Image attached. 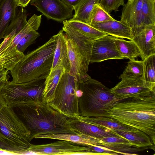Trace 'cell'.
<instances>
[{"mask_svg":"<svg viewBox=\"0 0 155 155\" xmlns=\"http://www.w3.org/2000/svg\"><path fill=\"white\" fill-rule=\"evenodd\" d=\"M17 108L30 132L32 139L43 134H80L71 125V118L57 110L42 99L32 101L27 106Z\"/></svg>","mask_w":155,"mask_h":155,"instance_id":"6da1fadb","label":"cell"},{"mask_svg":"<svg viewBox=\"0 0 155 155\" xmlns=\"http://www.w3.org/2000/svg\"><path fill=\"white\" fill-rule=\"evenodd\" d=\"M109 114L122 124L146 134L155 145V94L118 101Z\"/></svg>","mask_w":155,"mask_h":155,"instance_id":"7a4b0ae2","label":"cell"},{"mask_svg":"<svg viewBox=\"0 0 155 155\" xmlns=\"http://www.w3.org/2000/svg\"><path fill=\"white\" fill-rule=\"evenodd\" d=\"M56 44L53 36L42 45L25 54L10 71L11 81L39 84L44 81L51 69Z\"/></svg>","mask_w":155,"mask_h":155,"instance_id":"3957f363","label":"cell"},{"mask_svg":"<svg viewBox=\"0 0 155 155\" xmlns=\"http://www.w3.org/2000/svg\"><path fill=\"white\" fill-rule=\"evenodd\" d=\"M31 133L13 108L7 105L0 111V150L16 155H28Z\"/></svg>","mask_w":155,"mask_h":155,"instance_id":"277c9868","label":"cell"},{"mask_svg":"<svg viewBox=\"0 0 155 155\" xmlns=\"http://www.w3.org/2000/svg\"><path fill=\"white\" fill-rule=\"evenodd\" d=\"M77 94L80 115L83 117H110L109 112L118 101L110 89L91 77L79 83Z\"/></svg>","mask_w":155,"mask_h":155,"instance_id":"5b68a950","label":"cell"},{"mask_svg":"<svg viewBox=\"0 0 155 155\" xmlns=\"http://www.w3.org/2000/svg\"><path fill=\"white\" fill-rule=\"evenodd\" d=\"M79 85L77 78L65 71L56 87L53 99L48 104L68 117L77 118L80 115L77 94Z\"/></svg>","mask_w":155,"mask_h":155,"instance_id":"8992f818","label":"cell"},{"mask_svg":"<svg viewBox=\"0 0 155 155\" xmlns=\"http://www.w3.org/2000/svg\"><path fill=\"white\" fill-rule=\"evenodd\" d=\"M45 81L39 84L17 83L7 81L1 94L8 106L13 108L25 107L32 101L42 99Z\"/></svg>","mask_w":155,"mask_h":155,"instance_id":"52a82bcc","label":"cell"},{"mask_svg":"<svg viewBox=\"0 0 155 155\" xmlns=\"http://www.w3.org/2000/svg\"><path fill=\"white\" fill-rule=\"evenodd\" d=\"M59 140L46 144H31L29 151L32 154L37 155H94L86 146L67 140Z\"/></svg>","mask_w":155,"mask_h":155,"instance_id":"ba28073f","label":"cell"},{"mask_svg":"<svg viewBox=\"0 0 155 155\" xmlns=\"http://www.w3.org/2000/svg\"><path fill=\"white\" fill-rule=\"evenodd\" d=\"M110 91L118 101L155 94V88L146 86L142 79H122Z\"/></svg>","mask_w":155,"mask_h":155,"instance_id":"9c48e42d","label":"cell"},{"mask_svg":"<svg viewBox=\"0 0 155 155\" xmlns=\"http://www.w3.org/2000/svg\"><path fill=\"white\" fill-rule=\"evenodd\" d=\"M30 2L48 19L61 22L73 17L74 8L61 0H31Z\"/></svg>","mask_w":155,"mask_h":155,"instance_id":"30bf717a","label":"cell"},{"mask_svg":"<svg viewBox=\"0 0 155 155\" xmlns=\"http://www.w3.org/2000/svg\"><path fill=\"white\" fill-rule=\"evenodd\" d=\"M116 38L107 35L94 40L90 63L99 62L111 59H124L117 49L115 43Z\"/></svg>","mask_w":155,"mask_h":155,"instance_id":"8fae6325","label":"cell"},{"mask_svg":"<svg viewBox=\"0 0 155 155\" xmlns=\"http://www.w3.org/2000/svg\"><path fill=\"white\" fill-rule=\"evenodd\" d=\"M65 34L70 64L69 74L77 78L79 83H83L91 77L87 73L89 64L73 40Z\"/></svg>","mask_w":155,"mask_h":155,"instance_id":"7c38bea8","label":"cell"},{"mask_svg":"<svg viewBox=\"0 0 155 155\" xmlns=\"http://www.w3.org/2000/svg\"><path fill=\"white\" fill-rule=\"evenodd\" d=\"M143 0L127 2L123 8L120 21L131 29L133 37L144 28L141 23V10Z\"/></svg>","mask_w":155,"mask_h":155,"instance_id":"4fadbf2b","label":"cell"},{"mask_svg":"<svg viewBox=\"0 0 155 155\" xmlns=\"http://www.w3.org/2000/svg\"><path fill=\"white\" fill-rule=\"evenodd\" d=\"M132 40L139 48L142 60L155 54V25L145 26Z\"/></svg>","mask_w":155,"mask_h":155,"instance_id":"5bb4252c","label":"cell"},{"mask_svg":"<svg viewBox=\"0 0 155 155\" xmlns=\"http://www.w3.org/2000/svg\"><path fill=\"white\" fill-rule=\"evenodd\" d=\"M66 20L63 21L62 30L68 37L73 40L89 64L92 45L95 39L87 36L72 28L68 24Z\"/></svg>","mask_w":155,"mask_h":155,"instance_id":"9a60e30c","label":"cell"},{"mask_svg":"<svg viewBox=\"0 0 155 155\" xmlns=\"http://www.w3.org/2000/svg\"><path fill=\"white\" fill-rule=\"evenodd\" d=\"M97 30L116 38L131 40L133 36L130 28L120 21L114 19L91 25Z\"/></svg>","mask_w":155,"mask_h":155,"instance_id":"2e32d148","label":"cell"},{"mask_svg":"<svg viewBox=\"0 0 155 155\" xmlns=\"http://www.w3.org/2000/svg\"><path fill=\"white\" fill-rule=\"evenodd\" d=\"M56 44L54 51L51 70L58 66L63 67L65 72H70V64L68 56L65 33L61 30L56 35L53 36Z\"/></svg>","mask_w":155,"mask_h":155,"instance_id":"e0dca14e","label":"cell"},{"mask_svg":"<svg viewBox=\"0 0 155 155\" xmlns=\"http://www.w3.org/2000/svg\"><path fill=\"white\" fill-rule=\"evenodd\" d=\"M71 124L80 134L98 139L111 137H120L110 129L84 122L76 118H71Z\"/></svg>","mask_w":155,"mask_h":155,"instance_id":"ac0fdd59","label":"cell"},{"mask_svg":"<svg viewBox=\"0 0 155 155\" xmlns=\"http://www.w3.org/2000/svg\"><path fill=\"white\" fill-rule=\"evenodd\" d=\"M42 15L35 14L27 21V23L0 54V57L19 52L17 46L22 38L29 32L37 31L40 26Z\"/></svg>","mask_w":155,"mask_h":155,"instance_id":"d6986e66","label":"cell"},{"mask_svg":"<svg viewBox=\"0 0 155 155\" xmlns=\"http://www.w3.org/2000/svg\"><path fill=\"white\" fill-rule=\"evenodd\" d=\"M27 12L21 7L8 26L4 40L0 44V54L27 23Z\"/></svg>","mask_w":155,"mask_h":155,"instance_id":"ffe728a7","label":"cell"},{"mask_svg":"<svg viewBox=\"0 0 155 155\" xmlns=\"http://www.w3.org/2000/svg\"><path fill=\"white\" fill-rule=\"evenodd\" d=\"M34 138L65 140L84 146H98L101 143V140L100 139L86 135H78L73 134H43L37 136Z\"/></svg>","mask_w":155,"mask_h":155,"instance_id":"44dd1931","label":"cell"},{"mask_svg":"<svg viewBox=\"0 0 155 155\" xmlns=\"http://www.w3.org/2000/svg\"><path fill=\"white\" fill-rule=\"evenodd\" d=\"M76 118L81 121L104 127L113 130L135 131L137 129L122 124L109 117H86L80 115Z\"/></svg>","mask_w":155,"mask_h":155,"instance_id":"7402d4cb","label":"cell"},{"mask_svg":"<svg viewBox=\"0 0 155 155\" xmlns=\"http://www.w3.org/2000/svg\"><path fill=\"white\" fill-rule=\"evenodd\" d=\"M18 0H3L0 3V40L4 38L6 29L15 17Z\"/></svg>","mask_w":155,"mask_h":155,"instance_id":"603a6c76","label":"cell"},{"mask_svg":"<svg viewBox=\"0 0 155 155\" xmlns=\"http://www.w3.org/2000/svg\"><path fill=\"white\" fill-rule=\"evenodd\" d=\"M112 130L120 137L127 140L133 146L146 149H155V145L153 143L150 137L138 129L133 131Z\"/></svg>","mask_w":155,"mask_h":155,"instance_id":"cb8c5ba5","label":"cell"},{"mask_svg":"<svg viewBox=\"0 0 155 155\" xmlns=\"http://www.w3.org/2000/svg\"><path fill=\"white\" fill-rule=\"evenodd\" d=\"M65 71L64 68L60 66L51 70L45 81V87L42 95L43 101L48 103L53 99L56 87Z\"/></svg>","mask_w":155,"mask_h":155,"instance_id":"d4e9b609","label":"cell"},{"mask_svg":"<svg viewBox=\"0 0 155 155\" xmlns=\"http://www.w3.org/2000/svg\"><path fill=\"white\" fill-rule=\"evenodd\" d=\"M100 0H81L74 7V14L72 19L89 25L91 12Z\"/></svg>","mask_w":155,"mask_h":155,"instance_id":"484cf974","label":"cell"},{"mask_svg":"<svg viewBox=\"0 0 155 155\" xmlns=\"http://www.w3.org/2000/svg\"><path fill=\"white\" fill-rule=\"evenodd\" d=\"M115 43L120 54L124 58L130 60L138 57L141 58V52L133 40L127 41L123 38H116Z\"/></svg>","mask_w":155,"mask_h":155,"instance_id":"4316f807","label":"cell"},{"mask_svg":"<svg viewBox=\"0 0 155 155\" xmlns=\"http://www.w3.org/2000/svg\"><path fill=\"white\" fill-rule=\"evenodd\" d=\"M142 80L147 86L155 88V54L144 59Z\"/></svg>","mask_w":155,"mask_h":155,"instance_id":"83f0119b","label":"cell"},{"mask_svg":"<svg viewBox=\"0 0 155 155\" xmlns=\"http://www.w3.org/2000/svg\"><path fill=\"white\" fill-rule=\"evenodd\" d=\"M143 74V61L130 60L125 70L120 76L122 79H142Z\"/></svg>","mask_w":155,"mask_h":155,"instance_id":"f1b7e54d","label":"cell"},{"mask_svg":"<svg viewBox=\"0 0 155 155\" xmlns=\"http://www.w3.org/2000/svg\"><path fill=\"white\" fill-rule=\"evenodd\" d=\"M98 146L104 147L117 152L120 154L138 155V152L147 149L133 146L130 143H105L101 142V144Z\"/></svg>","mask_w":155,"mask_h":155,"instance_id":"f546056e","label":"cell"},{"mask_svg":"<svg viewBox=\"0 0 155 155\" xmlns=\"http://www.w3.org/2000/svg\"><path fill=\"white\" fill-rule=\"evenodd\" d=\"M71 26L87 36L96 39L108 35L91 26L88 24L81 21L70 19L66 20Z\"/></svg>","mask_w":155,"mask_h":155,"instance_id":"4dcf8cb0","label":"cell"},{"mask_svg":"<svg viewBox=\"0 0 155 155\" xmlns=\"http://www.w3.org/2000/svg\"><path fill=\"white\" fill-rule=\"evenodd\" d=\"M155 0H143L141 10V23L143 28L155 25Z\"/></svg>","mask_w":155,"mask_h":155,"instance_id":"1f68e13d","label":"cell"},{"mask_svg":"<svg viewBox=\"0 0 155 155\" xmlns=\"http://www.w3.org/2000/svg\"><path fill=\"white\" fill-rule=\"evenodd\" d=\"M114 19L99 4L95 5L90 16L89 25L112 20Z\"/></svg>","mask_w":155,"mask_h":155,"instance_id":"d6a6232c","label":"cell"},{"mask_svg":"<svg viewBox=\"0 0 155 155\" xmlns=\"http://www.w3.org/2000/svg\"><path fill=\"white\" fill-rule=\"evenodd\" d=\"M21 52L0 57V68L12 71L24 55Z\"/></svg>","mask_w":155,"mask_h":155,"instance_id":"836d02e7","label":"cell"},{"mask_svg":"<svg viewBox=\"0 0 155 155\" xmlns=\"http://www.w3.org/2000/svg\"><path fill=\"white\" fill-rule=\"evenodd\" d=\"M40 35L36 30H32L25 35L17 45V48L20 52L24 53L26 49L33 43Z\"/></svg>","mask_w":155,"mask_h":155,"instance_id":"e575fe53","label":"cell"},{"mask_svg":"<svg viewBox=\"0 0 155 155\" xmlns=\"http://www.w3.org/2000/svg\"><path fill=\"white\" fill-rule=\"evenodd\" d=\"M98 4L109 13L117 11L120 6L125 4L124 0H100Z\"/></svg>","mask_w":155,"mask_h":155,"instance_id":"d590c367","label":"cell"},{"mask_svg":"<svg viewBox=\"0 0 155 155\" xmlns=\"http://www.w3.org/2000/svg\"><path fill=\"white\" fill-rule=\"evenodd\" d=\"M89 148L90 152L94 155H118L119 153L111 150L104 147L97 145L86 146Z\"/></svg>","mask_w":155,"mask_h":155,"instance_id":"8d00e7d4","label":"cell"},{"mask_svg":"<svg viewBox=\"0 0 155 155\" xmlns=\"http://www.w3.org/2000/svg\"><path fill=\"white\" fill-rule=\"evenodd\" d=\"M8 71L3 68H0V81L3 80H8L9 76Z\"/></svg>","mask_w":155,"mask_h":155,"instance_id":"74e56055","label":"cell"},{"mask_svg":"<svg viewBox=\"0 0 155 155\" xmlns=\"http://www.w3.org/2000/svg\"><path fill=\"white\" fill-rule=\"evenodd\" d=\"M65 4L68 6L74 7L77 5L81 0H61Z\"/></svg>","mask_w":155,"mask_h":155,"instance_id":"f35d334b","label":"cell"},{"mask_svg":"<svg viewBox=\"0 0 155 155\" xmlns=\"http://www.w3.org/2000/svg\"><path fill=\"white\" fill-rule=\"evenodd\" d=\"M31 0H18V6L22 7H25Z\"/></svg>","mask_w":155,"mask_h":155,"instance_id":"ab89813d","label":"cell"},{"mask_svg":"<svg viewBox=\"0 0 155 155\" xmlns=\"http://www.w3.org/2000/svg\"><path fill=\"white\" fill-rule=\"evenodd\" d=\"M6 105V103L0 93V111Z\"/></svg>","mask_w":155,"mask_h":155,"instance_id":"60d3db41","label":"cell"},{"mask_svg":"<svg viewBox=\"0 0 155 155\" xmlns=\"http://www.w3.org/2000/svg\"><path fill=\"white\" fill-rule=\"evenodd\" d=\"M0 155H14L12 153L2 150H0Z\"/></svg>","mask_w":155,"mask_h":155,"instance_id":"b9f144b4","label":"cell"},{"mask_svg":"<svg viewBox=\"0 0 155 155\" xmlns=\"http://www.w3.org/2000/svg\"><path fill=\"white\" fill-rule=\"evenodd\" d=\"M7 81H8V80H3L0 81V93H1L2 88L6 82Z\"/></svg>","mask_w":155,"mask_h":155,"instance_id":"7bdbcfd3","label":"cell"},{"mask_svg":"<svg viewBox=\"0 0 155 155\" xmlns=\"http://www.w3.org/2000/svg\"><path fill=\"white\" fill-rule=\"evenodd\" d=\"M133 0H128L127 2H132Z\"/></svg>","mask_w":155,"mask_h":155,"instance_id":"ee69618b","label":"cell"},{"mask_svg":"<svg viewBox=\"0 0 155 155\" xmlns=\"http://www.w3.org/2000/svg\"><path fill=\"white\" fill-rule=\"evenodd\" d=\"M2 0H0V3H1V2H2Z\"/></svg>","mask_w":155,"mask_h":155,"instance_id":"f6af8a7d","label":"cell"}]
</instances>
